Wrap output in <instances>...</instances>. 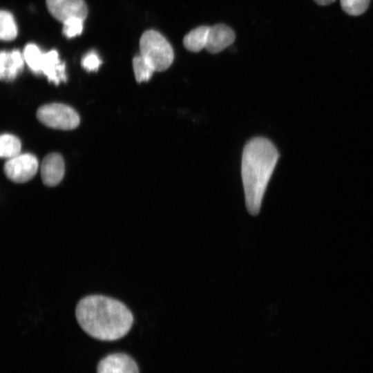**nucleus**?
Masks as SVG:
<instances>
[{"label":"nucleus","instance_id":"nucleus-1","mask_svg":"<svg viewBox=\"0 0 373 373\" xmlns=\"http://www.w3.org/2000/svg\"><path fill=\"white\" fill-rule=\"evenodd\" d=\"M75 316L86 334L107 341L118 340L126 335L134 320L132 312L124 303L98 294L82 298L76 306Z\"/></svg>","mask_w":373,"mask_h":373},{"label":"nucleus","instance_id":"nucleus-2","mask_svg":"<svg viewBox=\"0 0 373 373\" xmlns=\"http://www.w3.org/2000/svg\"><path fill=\"white\" fill-rule=\"evenodd\" d=\"M279 157L275 146L269 140L258 137L245 146L241 174L247 211L256 215L260 209L268 182Z\"/></svg>","mask_w":373,"mask_h":373},{"label":"nucleus","instance_id":"nucleus-3","mask_svg":"<svg viewBox=\"0 0 373 373\" xmlns=\"http://www.w3.org/2000/svg\"><path fill=\"white\" fill-rule=\"evenodd\" d=\"M140 55L155 71L166 70L173 63L174 53L167 39L154 30L145 31L140 40Z\"/></svg>","mask_w":373,"mask_h":373},{"label":"nucleus","instance_id":"nucleus-4","mask_svg":"<svg viewBox=\"0 0 373 373\" xmlns=\"http://www.w3.org/2000/svg\"><path fill=\"white\" fill-rule=\"evenodd\" d=\"M37 117L43 124L56 129L71 130L79 124L77 113L73 108L59 103L41 106L37 110Z\"/></svg>","mask_w":373,"mask_h":373},{"label":"nucleus","instance_id":"nucleus-5","mask_svg":"<svg viewBox=\"0 0 373 373\" xmlns=\"http://www.w3.org/2000/svg\"><path fill=\"white\" fill-rule=\"evenodd\" d=\"M38 167V161L34 155L23 153L8 159L4 164L3 171L10 180L24 183L35 176Z\"/></svg>","mask_w":373,"mask_h":373},{"label":"nucleus","instance_id":"nucleus-6","mask_svg":"<svg viewBox=\"0 0 373 373\" xmlns=\"http://www.w3.org/2000/svg\"><path fill=\"white\" fill-rule=\"evenodd\" d=\"M46 6L50 13L62 23L71 18L84 20L88 13L84 0H46Z\"/></svg>","mask_w":373,"mask_h":373},{"label":"nucleus","instance_id":"nucleus-7","mask_svg":"<svg viewBox=\"0 0 373 373\" xmlns=\"http://www.w3.org/2000/svg\"><path fill=\"white\" fill-rule=\"evenodd\" d=\"M97 373H139V370L131 357L117 353L102 359L97 365Z\"/></svg>","mask_w":373,"mask_h":373},{"label":"nucleus","instance_id":"nucleus-8","mask_svg":"<svg viewBox=\"0 0 373 373\" xmlns=\"http://www.w3.org/2000/svg\"><path fill=\"white\" fill-rule=\"evenodd\" d=\"M64 162L62 156L56 153L47 155L41 164L43 183L48 186L57 185L64 175Z\"/></svg>","mask_w":373,"mask_h":373},{"label":"nucleus","instance_id":"nucleus-9","mask_svg":"<svg viewBox=\"0 0 373 373\" xmlns=\"http://www.w3.org/2000/svg\"><path fill=\"white\" fill-rule=\"evenodd\" d=\"M233 30L228 26L218 23L209 28L205 48L212 53H218L223 50L235 40Z\"/></svg>","mask_w":373,"mask_h":373},{"label":"nucleus","instance_id":"nucleus-10","mask_svg":"<svg viewBox=\"0 0 373 373\" xmlns=\"http://www.w3.org/2000/svg\"><path fill=\"white\" fill-rule=\"evenodd\" d=\"M40 73L44 74L50 82L56 85L66 81L65 64L60 61L57 50H52L43 53Z\"/></svg>","mask_w":373,"mask_h":373},{"label":"nucleus","instance_id":"nucleus-11","mask_svg":"<svg viewBox=\"0 0 373 373\" xmlns=\"http://www.w3.org/2000/svg\"><path fill=\"white\" fill-rule=\"evenodd\" d=\"M23 56L18 50L11 52L2 50L0 55V77L2 80L12 81L22 71Z\"/></svg>","mask_w":373,"mask_h":373},{"label":"nucleus","instance_id":"nucleus-12","mask_svg":"<svg viewBox=\"0 0 373 373\" xmlns=\"http://www.w3.org/2000/svg\"><path fill=\"white\" fill-rule=\"evenodd\" d=\"M209 26H201L193 29L183 39L184 47L191 52H199L205 48Z\"/></svg>","mask_w":373,"mask_h":373},{"label":"nucleus","instance_id":"nucleus-13","mask_svg":"<svg viewBox=\"0 0 373 373\" xmlns=\"http://www.w3.org/2000/svg\"><path fill=\"white\" fill-rule=\"evenodd\" d=\"M21 144L16 136L3 134L0 137V155L1 157L10 159L21 154Z\"/></svg>","mask_w":373,"mask_h":373},{"label":"nucleus","instance_id":"nucleus-14","mask_svg":"<svg viewBox=\"0 0 373 373\" xmlns=\"http://www.w3.org/2000/svg\"><path fill=\"white\" fill-rule=\"evenodd\" d=\"M17 35V26L12 15L1 10L0 13V37L3 41H11Z\"/></svg>","mask_w":373,"mask_h":373},{"label":"nucleus","instance_id":"nucleus-15","mask_svg":"<svg viewBox=\"0 0 373 373\" xmlns=\"http://www.w3.org/2000/svg\"><path fill=\"white\" fill-rule=\"evenodd\" d=\"M43 53L40 48L34 44H27L23 50L24 61L35 73L40 74V66Z\"/></svg>","mask_w":373,"mask_h":373},{"label":"nucleus","instance_id":"nucleus-16","mask_svg":"<svg viewBox=\"0 0 373 373\" xmlns=\"http://www.w3.org/2000/svg\"><path fill=\"white\" fill-rule=\"evenodd\" d=\"M133 67L135 79L138 83L149 81L155 72L151 66L140 54L134 57Z\"/></svg>","mask_w":373,"mask_h":373},{"label":"nucleus","instance_id":"nucleus-17","mask_svg":"<svg viewBox=\"0 0 373 373\" xmlns=\"http://www.w3.org/2000/svg\"><path fill=\"white\" fill-rule=\"evenodd\" d=\"M370 0H340L344 12L352 16L364 13L369 7Z\"/></svg>","mask_w":373,"mask_h":373},{"label":"nucleus","instance_id":"nucleus-18","mask_svg":"<svg viewBox=\"0 0 373 373\" xmlns=\"http://www.w3.org/2000/svg\"><path fill=\"white\" fill-rule=\"evenodd\" d=\"M84 19L71 18L63 22V34L68 38H73L80 35L83 30Z\"/></svg>","mask_w":373,"mask_h":373},{"label":"nucleus","instance_id":"nucleus-19","mask_svg":"<svg viewBox=\"0 0 373 373\" xmlns=\"http://www.w3.org/2000/svg\"><path fill=\"white\" fill-rule=\"evenodd\" d=\"M102 64V60L95 50L86 54L82 59V67L88 72L96 71Z\"/></svg>","mask_w":373,"mask_h":373},{"label":"nucleus","instance_id":"nucleus-20","mask_svg":"<svg viewBox=\"0 0 373 373\" xmlns=\"http://www.w3.org/2000/svg\"><path fill=\"white\" fill-rule=\"evenodd\" d=\"M317 4L320 6H328L336 0H314Z\"/></svg>","mask_w":373,"mask_h":373}]
</instances>
